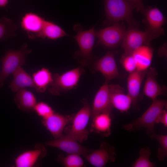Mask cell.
<instances>
[{"label":"cell","instance_id":"1","mask_svg":"<svg viewBox=\"0 0 167 167\" xmlns=\"http://www.w3.org/2000/svg\"><path fill=\"white\" fill-rule=\"evenodd\" d=\"M106 19L104 24L106 25L125 21L128 29L136 28L139 22L133 16L134 7L128 0H104Z\"/></svg>","mask_w":167,"mask_h":167},{"label":"cell","instance_id":"2","mask_svg":"<svg viewBox=\"0 0 167 167\" xmlns=\"http://www.w3.org/2000/svg\"><path fill=\"white\" fill-rule=\"evenodd\" d=\"M166 100H153L151 105L139 118L131 123L124 125V129L129 131H135L143 127L147 129L146 132L150 135L154 133V125L158 116L167 106Z\"/></svg>","mask_w":167,"mask_h":167},{"label":"cell","instance_id":"3","mask_svg":"<svg viewBox=\"0 0 167 167\" xmlns=\"http://www.w3.org/2000/svg\"><path fill=\"white\" fill-rule=\"evenodd\" d=\"M95 27L87 30H83L82 26L78 24L74 27L77 33L73 38L79 48V50L75 53L74 56L82 66H87L93 59L92 50L95 37Z\"/></svg>","mask_w":167,"mask_h":167},{"label":"cell","instance_id":"4","mask_svg":"<svg viewBox=\"0 0 167 167\" xmlns=\"http://www.w3.org/2000/svg\"><path fill=\"white\" fill-rule=\"evenodd\" d=\"M28 47V44L25 43L19 50L9 49L5 52L4 55L1 58L2 70L0 82L2 87L5 80L18 67L26 65L27 57L32 51Z\"/></svg>","mask_w":167,"mask_h":167},{"label":"cell","instance_id":"5","mask_svg":"<svg viewBox=\"0 0 167 167\" xmlns=\"http://www.w3.org/2000/svg\"><path fill=\"white\" fill-rule=\"evenodd\" d=\"M82 102L83 106L73 116L71 124L64 130L66 135L80 143L88 138V132L86 128L91 115V108L88 101L84 99Z\"/></svg>","mask_w":167,"mask_h":167},{"label":"cell","instance_id":"6","mask_svg":"<svg viewBox=\"0 0 167 167\" xmlns=\"http://www.w3.org/2000/svg\"><path fill=\"white\" fill-rule=\"evenodd\" d=\"M84 72V69L79 66L61 75L57 73L53 74V80L49 86V92L53 95L57 96L61 92L76 88L80 77Z\"/></svg>","mask_w":167,"mask_h":167},{"label":"cell","instance_id":"7","mask_svg":"<svg viewBox=\"0 0 167 167\" xmlns=\"http://www.w3.org/2000/svg\"><path fill=\"white\" fill-rule=\"evenodd\" d=\"M157 37L146 28L145 31L135 28L128 29L121 43L124 51L123 54H132L135 50L142 46H149L151 41Z\"/></svg>","mask_w":167,"mask_h":167},{"label":"cell","instance_id":"8","mask_svg":"<svg viewBox=\"0 0 167 167\" xmlns=\"http://www.w3.org/2000/svg\"><path fill=\"white\" fill-rule=\"evenodd\" d=\"M126 31L124 25L119 23L95 31V36L98 39L96 45H102L109 49H114L121 43Z\"/></svg>","mask_w":167,"mask_h":167},{"label":"cell","instance_id":"9","mask_svg":"<svg viewBox=\"0 0 167 167\" xmlns=\"http://www.w3.org/2000/svg\"><path fill=\"white\" fill-rule=\"evenodd\" d=\"M93 73L99 72L105 77V82L122 77L118 69L114 53L108 51L101 58L97 60L92 67Z\"/></svg>","mask_w":167,"mask_h":167},{"label":"cell","instance_id":"10","mask_svg":"<svg viewBox=\"0 0 167 167\" xmlns=\"http://www.w3.org/2000/svg\"><path fill=\"white\" fill-rule=\"evenodd\" d=\"M84 156L88 162L93 166L103 167L109 161L114 162L117 155L113 146L104 142L101 143L98 149L91 151Z\"/></svg>","mask_w":167,"mask_h":167},{"label":"cell","instance_id":"11","mask_svg":"<svg viewBox=\"0 0 167 167\" xmlns=\"http://www.w3.org/2000/svg\"><path fill=\"white\" fill-rule=\"evenodd\" d=\"M45 144L68 154H77L85 156L91 151V150L81 145L77 140L66 135H62L53 140L46 141Z\"/></svg>","mask_w":167,"mask_h":167},{"label":"cell","instance_id":"12","mask_svg":"<svg viewBox=\"0 0 167 167\" xmlns=\"http://www.w3.org/2000/svg\"><path fill=\"white\" fill-rule=\"evenodd\" d=\"M45 20L39 15L29 12L25 13L22 17L21 26L29 39L41 38Z\"/></svg>","mask_w":167,"mask_h":167},{"label":"cell","instance_id":"13","mask_svg":"<svg viewBox=\"0 0 167 167\" xmlns=\"http://www.w3.org/2000/svg\"><path fill=\"white\" fill-rule=\"evenodd\" d=\"M113 108L110 101L109 84L105 82L95 96L91 109V116L92 118L101 113H111Z\"/></svg>","mask_w":167,"mask_h":167},{"label":"cell","instance_id":"14","mask_svg":"<svg viewBox=\"0 0 167 167\" xmlns=\"http://www.w3.org/2000/svg\"><path fill=\"white\" fill-rule=\"evenodd\" d=\"M143 14L146 29L158 37L164 34L162 26L165 23V18L161 12L156 7L145 8Z\"/></svg>","mask_w":167,"mask_h":167},{"label":"cell","instance_id":"15","mask_svg":"<svg viewBox=\"0 0 167 167\" xmlns=\"http://www.w3.org/2000/svg\"><path fill=\"white\" fill-rule=\"evenodd\" d=\"M73 116L62 115L55 112L49 116L43 118L42 123L55 139L62 135L66 126L71 122Z\"/></svg>","mask_w":167,"mask_h":167},{"label":"cell","instance_id":"16","mask_svg":"<svg viewBox=\"0 0 167 167\" xmlns=\"http://www.w3.org/2000/svg\"><path fill=\"white\" fill-rule=\"evenodd\" d=\"M158 72L153 67H149L147 70L146 79L143 88V93L152 101L160 95H165L167 91L166 86H161L156 80Z\"/></svg>","mask_w":167,"mask_h":167},{"label":"cell","instance_id":"17","mask_svg":"<svg viewBox=\"0 0 167 167\" xmlns=\"http://www.w3.org/2000/svg\"><path fill=\"white\" fill-rule=\"evenodd\" d=\"M147 70H136L130 73L127 78V94L131 98L132 106L136 109H139L140 89L143 80L146 76Z\"/></svg>","mask_w":167,"mask_h":167},{"label":"cell","instance_id":"18","mask_svg":"<svg viewBox=\"0 0 167 167\" xmlns=\"http://www.w3.org/2000/svg\"><path fill=\"white\" fill-rule=\"evenodd\" d=\"M112 106L121 113L127 112L132 105L131 98L118 84H109Z\"/></svg>","mask_w":167,"mask_h":167},{"label":"cell","instance_id":"19","mask_svg":"<svg viewBox=\"0 0 167 167\" xmlns=\"http://www.w3.org/2000/svg\"><path fill=\"white\" fill-rule=\"evenodd\" d=\"M46 154L45 148L41 144H38L33 150L24 152L15 159V163L17 167H32L38 159L44 157Z\"/></svg>","mask_w":167,"mask_h":167},{"label":"cell","instance_id":"20","mask_svg":"<svg viewBox=\"0 0 167 167\" xmlns=\"http://www.w3.org/2000/svg\"><path fill=\"white\" fill-rule=\"evenodd\" d=\"M13 79L10 83L9 88L14 92L26 87L36 89L32 76H31L21 66L17 68L12 74Z\"/></svg>","mask_w":167,"mask_h":167},{"label":"cell","instance_id":"21","mask_svg":"<svg viewBox=\"0 0 167 167\" xmlns=\"http://www.w3.org/2000/svg\"><path fill=\"white\" fill-rule=\"evenodd\" d=\"M111 113L103 112L98 114L92 119L91 131L104 136L111 134L112 118Z\"/></svg>","mask_w":167,"mask_h":167},{"label":"cell","instance_id":"22","mask_svg":"<svg viewBox=\"0 0 167 167\" xmlns=\"http://www.w3.org/2000/svg\"><path fill=\"white\" fill-rule=\"evenodd\" d=\"M154 49L148 45L142 46L135 50L132 55L137 65V70L145 71L151 65Z\"/></svg>","mask_w":167,"mask_h":167},{"label":"cell","instance_id":"23","mask_svg":"<svg viewBox=\"0 0 167 167\" xmlns=\"http://www.w3.org/2000/svg\"><path fill=\"white\" fill-rule=\"evenodd\" d=\"M14 100L20 109L27 112L34 111L37 103L34 94L25 88L21 89L16 92Z\"/></svg>","mask_w":167,"mask_h":167},{"label":"cell","instance_id":"24","mask_svg":"<svg viewBox=\"0 0 167 167\" xmlns=\"http://www.w3.org/2000/svg\"><path fill=\"white\" fill-rule=\"evenodd\" d=\"M53 75L49 70L42 67L34 73L32 75L38 93H44L51 84Z\"/></svg>","mask_w":167,"mask_h":167},{"label":"cell","instance_id":"25","mask_svg":"<svg viewBox=\"0 0 167 167\" xmlns=\"http://www.w3.org/2000/svg\"><path fill=\"white\" fill-rule=\"evenodd\" d=\"M68 35L59 25L52 21L45 20L41 38L55 40Z\"/></svg>","mask_w":167,"mask_h":167},{"label":"cell","instance_id":"26","mask_svg":"<svg viewBox=\"0 0 167 167\" xmlns=\"http://www.w3.org/2000/svg\"><path fill=\"white\" fill-rule=\"evenodd\" d=\"M17 29L16 24L11 19L2 17L0 19V42L15 36Z\"/></svg>","mask_w":167,"mask_h":167},{"label":"cell","instance_id":"27","mask_svg":"<svg viewBox=\"0 0 167 167\" xmlns=\"http://www.w3.org/2000/svg\"><path fill=\"white\" fill-rule=\"evenodd\" d=\"M151 149L148 148L140 149L139 156L132 165V167H154L155 164L149 160L151 155Z\"/></svg>","mask_w":167,"mask_h":167},{"label":"cell","instance_id":"28","mask_svg":"<svg viewBox=\"0 0 167 167\" xmlns=\"http://www.w3.org/2000/svg\"><path fill=\"white\" fill-rule=\"evenodd\" d=\"M151 138L156 139L160 147L158 148L157 157L159 161H163L167 156V135H158L155 133L150 135Z\"/></svg>","mask_w":167,"mask_h":167},{"label":"cell","instance_id":"29","mask_svg":"<svg viewBox=\"0 0 167 167\" xmlns=\"http://www.w3.org/2000/svg\"><path fill=\"white\" fill-rule=\"evenodd\" d=\"M81 155L77 154H71L62 158L61 161L66 167H82L84 166V161Z\"/></svg>","mask_w":167,"mask_h":167},{"label":"cell","instance_id":"30","mask_svg":"<svg viewBox=\"0 0 167 167\" xmlns=\"http://www.w3.org/2000/svg\"><path fill=\"white\" fill-rule=\"evenodd\" d=\"M34 111L43 119L54 113L52 108L48 104L43 101L37 102L34 107Z\"/></svg>","mask_w":167,"mask_h":167},{"label":"cell","instance_id":"31","mask_svg":"<svg viewBox=\"0 0 167 167\" xmlns=\"http://www.w3.org/2000/svg\"><path fill=\"white\" fill-rule=\"evenodd\" d=\"M120 62L125 70L130 73L137 70L136 62L132 54H123L122 56Z\"/></svg>","mask_w":167,"mask_h":167},{"label":"cell","instance_id":"32","mask_svg":"<svg viewBox=\"0 0 167 167\" xmlns=\"http://www.w3.org/2000/svg\"><path fill=\"white\" fill-rule=\"evenodd\" d=\"M128 1L137 11L140 12L142 14L143 13L145 8L142 0H128Z\"/></svg>","mask_w":167,"mask_h":167},{"label":"cell","instance_id":"33","mask_svg":"<svg viewBox=\"0 0 167 167\" xmlns=\"http://www.w3.org/2000/svg\"><path fill=\"white\" fill-rule=\"evenodd\" d=\"M161 123L165 127H167V112L165 109L161 112L157 118L156 123Z\"/></svg>","mask_w":167,"mask_h":167},{"label":"cell","instance_id":"34","mask_svg":"<svg viewBox=\"0 0 167 167\" xmlns=\"http://www.w3.org/2000/svg\"><path fill=\"white\" fill-rule=\"evenodd\" d=\"M8 0H0V7H4L8 4Z\"/></svg>","mask_w":167,"mask_h":167},{"label":"cell","instance_id":"35","mask_svg":"<svg viewBox=\"0 0 167 167\" xmlns=\"http://www.w3.org/2000/svg\"><path fill=\"white\" fill-rule=\"evenodd\" d=\"M2 86L1 85L0 82V89L2 88Z\"/></svg>","mask_w":167,"mask_h":167}]
</instances>
